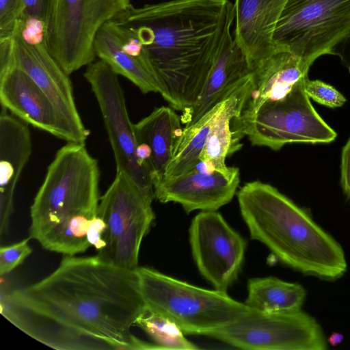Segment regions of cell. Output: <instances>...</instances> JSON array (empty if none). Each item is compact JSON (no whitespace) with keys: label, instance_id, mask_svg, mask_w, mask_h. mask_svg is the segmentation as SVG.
Masks as SVG:
<instances>
[{"label":"cell","instance_id":"6da1fadb","mask_svg":"<svg viewBox=\"0 0 350 350\" xmlns=\"http://www.w3.org/2000/svg\"><path fill=\"white\" fill-rule=\"evenodd\" d=\"M145 310L136 269L98 255H65L54 271L33 284L10 293L1 286V314L59 350L159 349L131 333Z\"/></svg>","mask_w":350,"mask_h":350},{"label":"cell","instance_id":"7a4b0ae2","mask_svg":"<svg viewBox=\"0 0 350 350\" xmlns=\"http://www.w3.org/2000/svg\"><path fill=\"white\" fill-rule=\"evenodd\" d=\"M234 19L230 0H170L131 5L111 21L139 40L160 94L183 111L199 97Z\"/></svg>","mask_w":350,"mask_h":350},{"label":"cell","instance_id":"3957f363","mask_svg":"<svg viewBox=\"0 0 350 350\" xmlns=\"http://www.w3.org/2000/svg\"><path fill=\"white\" fill-rule=\"evenodd\" d=\"M250 237L285 265L327 281L342 277L347 261L340 244L305 209L272 185L255 180L237 193Z\"/></svg>","mask_w":350,"mask_h":350},{"label":"cell","instance_id":"277c9868","mask_svg":"<svg viewBox=\"0 0 350 350\" xmlns=\"http://www.w3.org/2000/svg\"><path fill=\"white\" fill-rule=\"evenodd\" d=\"M99 179L98 161L85 144L68 142L59 149L31 206L29 237L66 256L85 252L100 198Z\"/></svg>","mask_w":350,"mask_h":350},{"label":"cell","instance_id":"5b68a950","mask_svg":"<svg viewBox=\"0 0 350 350\" xmlns=\"http://www.w3.org/2000/svg\"><path fill=\"white\" fill-rule=\"evenodd\" d=\"M146 307L176 323L185 334L208 336L250 308L227 291L200 288L146 267H137Z\"/></svg>","mask_w":350,"mask_h":350},{"label":"cell","instance_id":"8992f818","mask_svg":"<svg viewBox=\"0 0 350 350\" xmlns=\"http://www.w3.org/2000/svg\"><path fill=\"white\" fill-rule=\"evenodd\" d=\"M308 78L300 81L282 99L263 104L253 116L234 118L232 138L234 151L240 139L247 136L253 146L279 150L290 143L326 144L337 133L319 116L305 91Z\"/></svg>","mask_w":350,"mask_h":350},{"label":"cell","instance_id":"52a82bcc","mask_svg":"<svg viewBox=\"0 0 350 350\" xmlns=\"http://www.w3.org/2000/svg\"><path fill=\"white\" fill-rule=\"evenodd\" d=\"M349 36L350 0H287L273 42L312 65Z\"/></svg>","mask_w":350,"mask_h":350},{"label":"cell","instance_id":"ba28073f","mask_svg":"<svg viewBox=\"0 0 350 350\" xmlns=\"http://www.w3.org/2000/svg\"><path fill=\"white\" fill-rule=\"evenodd\" d=\"M131 0H53L45 44L70 75L95 61V37L107 22L128 9Z\"/></svg>","mask_w":350,"mask_h":350},{"label":"cell","instance_id":"9c48e42d","mask_svg":"<svg viewBox=\"0 0 350 350\" xmlns=\"http://www.w3.org/2000/svg\"><path fill=\"white\" fill-rule=\"evenodd\" d=\"M250 350H326L328 343L317 321L301 309L264 312L251 308L208 336Z\"/></svg>","mask_w":350,"mask_h":350},{"label":"cell","instance_id":"30bf717a","mask_svg":"<svg viewBox=\"0 0 350 350\" xmlns=\"http://www.w3.org/2000/svg\"><path fill=\"white\" fill-rule=\"evenodd\" d=\"M98 103L113 152L116 172H122L150 202L154 199L148 167L136 157L134 124L130 120L118 75L104 61H94L83 75Z\"/></svg>","mask_w":350,"mask_h":350},{"label":"cell","instance_id":"8fae6325","mask_svg":"<svg viewBox=\"0 0 350 350\" xmlns=\"http://www.w3.org/2000/svg\"><path fill=\"white\" fill-rule=\"evenodd\" d=\"M189 234L199 272L215 289L227 291L241 270L245 240L216 211H201L196 215Z\"/></svg>","mask_w":350,"mask_h":350},{"label":"cell","instance_id":"7c38bea8","mask_svg":"<svg viewBox=\"0 0 350 350\" xmlns=\"http://www.w3.org/2000/svg\"><path fill=\"white\" fill-rule=\"evenodd\" d=\"M12 38L13 66L24 71L54 103L73 130L85 143L90 131L77 109L69 75L48 50L44 42H30L18 25Z\"/></svg>","mask_w":350,"mask_h":350},{"label":"cell","instance_id":"4fadbf2b","mask_svg":"<svg viewBox=\"0 0 350 350\" xmlns=\"http://www.w3.org/2000/svg\"><path fill=\"white\" fill-rule=\"evenodd\" d=\"M0 101L27 124L68 142L85 144L49 97L16 66L0 72Z\"/></svg>","mask_w":350,"mask_h":350},{"label":"cell","instance_id":"5bb4252c","mask_svg":"<svg viewBox=\"0 0 350 350\" xmlns=\"http://www.w3.org/2000/svg\"><path fill=\"white\" fill-rule=\"evenodd\" d=\"M239 183V170L231 175L218 171L204 173L193 168L178 176L152 183L154 199L180 204L189 213L196 210L216 211L229 203Z\"/></svg>","mask_w":350,"mask_h":350},{"label":"cell","instance_id":"9a60e30c","mask_svg":"<svg viewBox=\"0 0 350 350\" xmlns=\"http://www.w3.org/2000/svg\"><path fill=\"white\" fill-rule=\"evenodd\" d=\"M312 65L301 57L276 49L250 69L251 86L239 118L254 115L265 103L284 98L300 81L308 78Z\"/></svg>","mask_w":350,"mask_h":350},{"label":"cell","instance_id":"2e32d148","mask_svg":"<svg viewBox=\"0 0 350 350\" xmlns=\"http://www.w3.org/2000/svg\"><path fill=\"white\" fill-rule=\"evenodd\" d=\"M230 29L231 26L228 27L225 32L199 97L191 107L182 111L184 128L193 124L211 108L234 93L250 76L246 57L232 38Z\"/></svg>","mask_w":350,"mask_h":350},{"label":"cell","instance_id":"e0dca14e","mask_svg":"<svg viewBox=\"0 0 350 350\" xmlns=\"http://www.w3.org/2000/svg\"><path fill=\"white\" fill-rule=\"evenodd\" d=\"M1 105L0 112V231L8 230L13 211L17 183L32 152L30 131L24 121L10 115Z\"/></svg>","mask_w":350,"mask_h":350},{"label":"cell","instance_id":"ac0fdd59","mask_svg":"<svg viewBox=\"0 0 350 350\" xmlns=\"http://www.w3.org/2000/svg\"><path fill=\"white\" fill-rule=\"evenodd\" d=\"M287 0H234V38L251 68L277 49L273 35Z\"/></svg>","mask_w":350,"mask_h":350},{"label":"cell","instance_id":"d6986e66","mask_svg":"<svg viewBox=\"0 0 350 350\" xmlns=\"http://www.w3.org/2000/svg\"><path fill=\"white\" fill-rule=\"evenodd\" d=\"M250 86V74L234 93L211 108L193 124L183 128L162 178L178 176L194 168L214 126L228 112L237 109H243Z\"/></svg>","mask_w":350,"mask_h":350},{"label":"cell","instance_id":"ffe728a7","mask_svg":"<svg viewBox=\"0 0 350 350\" xmlns=\"http://www.w3.org/2000/svg\"><path fill=\"white\" fill-rule=\"evenodd\" d=\"M151 204L126 174L116 172L112 183L100 198L97 210V215L107 224L103 238L106 246L102 250L111 247L135 219L152 212Z\"/></svg>","mask_w":350,"mask_h":350},{"label":"cell","instance_id":"44dd1931","mask_svg":"<svg viewBox=\"0 0 350 350\" xmlns=\"http://www.w3.org/2000/svg\"><path fill=\"white\" fill-rule=\"evenodd\" d=\"M172 109L155 108L134 124L137 143L146 144L151 150L148 165L152 183L163 177L183 131L180 116Z\"/></svg>","mask_w":350,"mask_h":350},{"label":"cell","instance_id":"7402d4cb","mask_svg":"<svg viewBox=\"0 0 350 350\" xmlns=\"http://www.w3.org/2000/svg\"><path fill=\"white\" fill-rule=\"evenodd\" d=\"M96 57L107 63L118 75L135 84L143 94L160 93L159 85L146 54L133 55L122 47L116 27L106 23L97 33L94 42Z\"/></svg>","mask_w":350,"mask_h":350},{"label":"cell","instance_id":"603a6c76","mask_svg":"<svg viewBox=\"0 0 350 350\" xmlns=\"http://www.w3.org/2000/svg\"><path fill=\"white\" fill-rule=\"evenodd\" d=\"M306 297L301 284L273 276L254 278L248 280L244 304L260 312H283L301 309Z\"/></svg>","mask_w":350,"mask_h":350},{"label":"cell","instance_id":"cb8c5ba5","mask_svg":"<svg viewBox=\"0 0 350 350\" xmlns=\"http://www.w3.org/2000/svg\"><path fill=\"white\" fill-rule=\"evenodd\" d=\"M154 219L153 211L139 217L125 229L111 247L98 252L97 255L116 266L136 269L141 243Z\"/></svg>","mask_w":350,"mask_h":350},{"label":"cell","instance_id":"d4e9b609","mask_svg":"<svg viewBox=\"0 0 350 350\" xmlns=\"http://www.w3.org/2000/svg\"><path fill=\"white\" fill-rule=\"evenodd\" d=\"M241 111V109L232 110L219 120L211 131L199 157V160L211 163L216 171L228 176L239 170L235 167H227L225 160L227 156L234 152L230 124Z\"/></svg>","mask_w":350,"mask_h":350},{"label":"cell","instance_id":"484cf974","mask_svg":"<svg viewBox=\"0 0 350 350\" xmlns=\"http://www.w3.org/2000/svg\"><path fill=\"white\" fill-rule=\"evenodd\" d=\"M135 325L144 331L159 349L196 350L200 348L185 338L176 323L146 307L137 319Z\"/></svg>","mask_w":350,"mask_h":350},{"label":"cell","instance_id":"4316f807","mask_svg":"<svg viewBox=\"0 0 350 350\" xmlns=\"http://www.w3.org/2000/svg\"><path fill=\"white\" fill-rule=\"evenodd\" d=\"M53 0H23L24 11L19 21L23 31L46 32Z\"/></svg>","mask_w":350,"mask_h":350},{"label":"cell","instance_id":"83f0119b","mask_svg":"<svg viewBox=\"0 0 350 350\" xmlns=\"http://www.w3.org/2000/svg\"><path fill=\"white\" fill-rule=\"evenodd\" d=\"M305 91L310 98L330 108L342 107L346 102L345 97L338 90L320 80L308 79Z\"/></svg>","mask_w":350,"mask_h":350},{"label":"cell","instance_id":"f1b7e54d","mask_svg":"<svg viewBox=\"0 0 350 350\" xmlns=\"http://www.w3.org/2000/svg\"><path fill=\"white\" fill-rule=\"evenodd\" d=\"M23 11V0H0V40L13 36Z\"/></svg>","mask_w":350,"mask_h":350},{"label":"cell","instance_id":"f546056e","mask_svg":"<svg viewBox=\"0 0 350 350\" xmlns=\"http://www.w3.org/2000/svg\"><path fill=\"white\" fill-rule=\"evenodd\" d=\"M29 239L30 237L14 244L0 247L1 276L10 273L31 254L32 249L29 245Z\"/></svg>","mask_w":350,"mask_h":350},{"label":"cell","instance_id":"4dcf8cb0","mask_svg":"<svg viewBox=\"0 0 350 350\" xmlns=\"http://www.w3.org/2000/svg\"><path fill=\"white\" fill-rule=\"evenodd\" d=\"M106 230L107 224L100 217L96 215L90 221L87 234L88 241L98 252L106 246L103 239Z\"/></svg>","mask_w":350,"mask_h":350},{"label":"cell","instance_id":"1f68e13d","mask_svg":"<svg viewBox=\"0 0 350 350\" xmlns=\"http://www.w3.org/2000/svg\"><path fill=\"white\" fill-rule=\"evenodd\" d=\"M341 186L345 194L350 199V137L341 154Z\"/></svg>","mask_w":350,"mask_h":350},{"label":"cell","instance_id":"d6a6232c","mask_svg":"<svg viewBox=\"0 0 350 350\" xmlns=\"http://www.w3.org/2000/svg\"><path fill=\"white\" fill-rule=\"evenodd\" d=\"M333 55L340 57L343 65L350 72V36L335 49Z\"/></svg>","mask_w":350,"mask_h":350},{"label":"cell","instance_id":"836d02e7","mask_svg":"<svg viewBox=\"0 0 350 350\" xmlns=\"http://www.w3.org/2000/svg\"><path fill=\"white\" fill-rule=\"evenodd\" d=\"M343 336L340 333L334 332L327 339L328 345L337 346L343 340Z\"/></svg>","mask_w":350,"mask_h":350}]
</instances>
